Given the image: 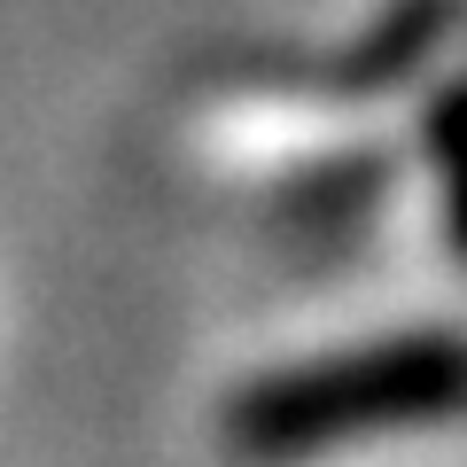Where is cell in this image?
Listing matches in <instances>:
<instances>
[{"label":"cell","instance_id":"7a4b0ae2","mask_svg":"<svg viewBox=\"0 0 467 467\" xmlns=\"http://www.w3.org/2000/svg\"><path fill=\"white\" fill-rule=\"evenodd\" d=\"M429 164H436V180H444L451 250L467 257V86L436 94V109H429Z\"/></svg>","mask_w":467,"mask_h":467},{"label":"cell","instance_id":"6da1fadb","mask_svg":"<svg viewBox=\"0 0 467 467\" xmlns=\"http://www.w3.org/2000/svg\"><path fill=\"white\" fill-rule=\"evenodd\" d=\"M451 413H467V335H382L250 382L226 405V444L242 460H312L374 429H420Z\"/></svg>","mask_w":467,"mask_h":467}]
</instances>
